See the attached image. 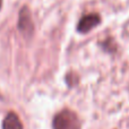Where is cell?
Here are the masks:
<instances>
[{"instance_id": "1", "label": "cell", "mask_w": 129, "mask_h": 129, "mask_svg": "<svg viewBox=\"0 0 129 129\" xmlns=\"http://www.w3.org/2000/svg\"><path fill=\"white\" fill-rule=\"evenodd\" d=\"M53 129H80V122L77 114L69 110L59 112L53 119Z\"/></svg>"}, {"instance_id": "2", "label": "cell", "mask_w": 129, "mask_h": 129, "mask_svg": "<svg viewBox=\"0 0 129 129\" xmlns=\"http://www.w3.org/2000/svg\"><path fill=\"white\" fill-rule=\"evenodd\" d=\"M99 23H100V17H99V15H95V14L87 15L80 19L79 24H78V31L83 32V33H84V32H88V31H91L93 27H95Z\"/></svg>"}, {"instance_id": "3", "label": "cell", "mask_w": 129, "mask_h": 129, "mask_svg": "<svg viewBox=\"0 0 129 129\" xmlns=\"http://www.w3.org/2000/svg\"><path fill=\"white\" fill-rule=\"evenodd\" d=\"M2 129H23V125L17 114L9 112L2 121Z\"/></svg>"}, {"instance_id": "4", "label": "cell", "mask_w": 129, "mask_h": 129, "mask_svg": "<svg viewBox=\"0 0 129 129\" xmlns=\"http://www.w3.org/2000/svg\"><path fill=\"white\" fill-rule=\"evenodd\" d=\"M19 29L24 32L25 34H29L32 32V22L31 17H29V13L26 8L22 9L19 15V23H18Z\"/></svg>"}, {"instance_id": "5", "label": "cell", "mask_w": 129, "mask_h": 129, "mask_svg": "<svg viewBox=\"0 0 129 129\" xmlns=\"http://www.w3.org/2000/svg\"><path fill=\"white\" fill-rule=\"evenodd\" d=\"M1 5H2V0H0V8H1Z\"/></svg>"}]
</instances>
